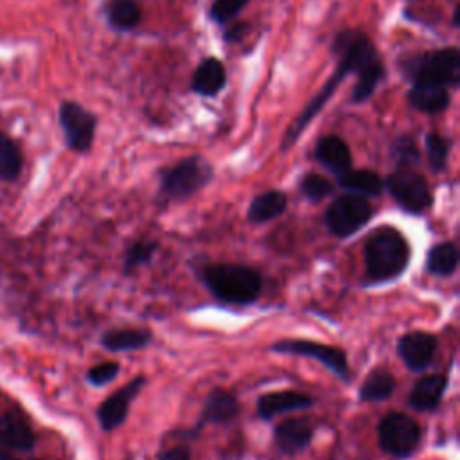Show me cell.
<instances>
[{
  "instance_id": "cell-1",
  "label": "cell",
  "mask_w": 460,
  "mask_h": 460,
  "mask_svg": "<svg viewBox=\"0 0 460 460\" xmlns=\"http://www.w3.org/2000/svg\"><path fill=\"white\" fill-rule=\"evenodd\" d=\"M332 52L338 56L336 70L322 86V90L307 102V106L298 113L295 122L286 129L282 138V151L289 149L309 122L322 111V108L331 101L341 81L349 74H356L358 81L352 88L350 102L359 104L365 102L377 88L381 79L385 77V63L372 43V40L358 31V29H345L341 31L332 41Z\"/></svg>"
},
{
  "instance_id": "cell-2",
  "label": "cell",
  "mask_w": 460,
  "mask_h": 460,
  "mask_svg": "<svg viewBox=\"0 0 460 460\" xmlns=\"http://www.w3.org/2000/svg\"><path fill=\"white\" fill-rule=\"evenodd\" d=\"M199 279L216 300L232 305L255 302L262 289L261 275L253 268L243 264H208L201 270Z\"/></svg>"
},
{
  "instance_id": "cell-3",
  "label": "cell",
  "mask_w": 460,
  "mask_h": 460,
  "mask_svg": "<svg viewBox=\"0 0 460 460\" xmlns=\"http://www.w3.org/2000/svg\"><path fill=\"white\" fill-rule=\"evenodd\" d=\"M410 262L406 237L392 226H379L365 243V266L370 282H390L397 279Z\"/></svg>"
},
{
  "instance_id": "cell-4",
  "label": "cell",
  "mask_w": 460,
  "mask_h": 460,
  "mask_svg": "<svg viewBox=\"0 0 460 460\" xmlns=\"http://www.w3.org/2000/svg\"><path fill=\"white\" fill-rule=\"evenodd\" d=\"M402 72L411 84L455 88L460 83V52L456 47L420 52L402 61Z\"/></svg>"
},
{
  "instance_id": "cell-5",
  "label": "cell",
  "mask_w": 460,
  "mask_h": 460,
  "mask_svg": "<svg viewBox=\"0 0 460 460\" xmlns=\"http://www.w3.org/2000/svg\"><path fill=\"white\" fill-rule=\"evenodd\" d=\"M214 178V167L199 155L185 156L160 172V198L181 201L190 198Z\"/></svg>"
},
{
  "instance_id": "cell-6",
  "label": "cell",
  "mask_w": 460,
  "mask_h": 460,
  "mask_svg": "<svg viewBox=\"0 0 460 460\" xmlns=\"http://www.w3.org/2000/svg\"><path fill=\"white\" fill-rule=\"evenodd\" d=\"M372 216L374 208L367 201V198L345 192L331 201L323 214V219L329 232L343 239L363 228Z\"/></svg>"
},
{
  "instance_id": "cell-7",
  "label": "cell",
  "mask_w": 460,
  "mask_h": 460,
  "mask_svg": "<svg viewBox=\"0 0 460 460\" xmlns=\"http://www.w3.org/2000/svg\"><path fill=\"white\" fill-rule=\"evenodd\" d=\"M379 446L385 453L395 458L411 456L420 444V426L406 413H388L381 419L377 426Z\"/></svg>"
},
{
  "instance_id": "cell-8",
  "label": "cell",
  "mask_w": 460,
  "mask_h": 460,
  "mask_svg": "<svg viewBox=\"0 0 460 460\" xmlns=\"http://www.w3.org/2000/svg\"><path fill=\"white\" fill-rule=\"evenodd\" d=\"M383 185L397 205L410 214H422L433 201L428 180L410 167H399L390 172Z\"/></svg>"
},
{
  "instance_id": "cell-9",
  "label": "cell",
  "mask_w": 460,
  "mask_h": 460,
  "mask_svg": "<svg viewBox=\"0 0 460 460\" xmlns=\"http://www.w3.org/2000/svg\"><path fill=\"white\" fill-rule=\"evenodd\" d=\"M59 124L66 140V146L72 151L84 153L92 147L97 117L81 106L75 101H63L59 106Z\"/></svg>"
},
{
  "instance_id": "cell-10",
  "label": "cell",
  "mask_w": 460,
  "mask_h": 460,
  "mask_svg": "<svg viewBox=\"0 0 460 460\" xmlns=\"http://www.w3.org/2000/svg\"><path fill=\"white\" fill-rule=\"evenodd\" d=\"M270 349L277 354H293V356L313 358V359L320 361L322 365H325L340 379L349 381V377H350L347 354L338 347L318 343V341H309V340H280V341H275Z\"/></svg>"
},
{
  "instance_id": "cell-11",
  "label": "cell",
  "mask_w": 460,
  "mask_h": 460,
  "mask_svg": "<svg viewBox=\"0 0 460 460\" xmlns=\"http://www.w3.org/2000/svg\"><path fill=\"white\" fill-rule=\"evenodd\" d=\"M144 385H146V377L137 376L129 383H126L124 386L115 390L108 399H104L99 404L97 420H99V426L104 431H111L126 420L128 411H129V404L138 395V392L144 388Z\"/></svg>"
},
{
  "instance_id": "cell-12",
  "label": "cell",
  "mask_w": 460,
  "mask_h": 460,
  "mask_svg": "<svg viewBox=\"0 0 460 460\" xmlns=\"http://www.w3.org/2000/svg\"><path fill=\"white\" fill-rule=\"evenodd\" d=\"M437 347V336L424 331L406 332L397 341V352L401 359L413 372H422L431 365Z\"/></svg>"
},
{
  "instance_id": "cell-13",
  "label": "cell",
  "mask_w": 460,
  "mask_h": 460,
  "mask_svg": "<svg viewBox=\"0 0 460 460\" xmlns=\"http://www.w3.org/2000/svg\"><path fill=\"white\" fill-rule=\"evenodd\" d=\"M313 426L305 419H286L275 426L273 440L282 455H298L313 440Z\"/></svg>"
},
{
  "instance_id": "cell-14",
  "label": "cell",
  "mask_w": 460,
  "mask_h": 460,
  "mask_svg": "<svg viewBox=\"0 0 460 460\" xmlns=\"http://www.w3.org/2000/svg\"><path fill=\"white\" fill-rule=\"evenodd\" d=\"M239 413V402L235 395L228 390L216 388L212 390L201 408V415L194 426V431H199L207 424H225L232 422Z\"/></svg>"
},
{
  "instance_id": "cell-15",
  "label": "cell",
  "mask_w": 460,
  "mask_h": 460,
  "mask_svg": "<svg viewBox=\"0 0 460 460\" xmlns=\"http://www.w3.org/2000/svg\"><path fill=\"white\" fill-rule=\"evenodd\" d=\"M313 399L307 394L295 392V390H277L268 392L259 397L257 401V415L264 420H270L280 413L295 411V410H307L313 406Z\"/></svg>"
},
{
  "instance_id": "cell-16",
  "label": "cell",
  "mask_w": 460,
  "mask_h": 460,
  "mask_svg": "<svg viewBox=\"0 0 460 460\" xmlns=\"http://www.w3.org/2000/svg\"><path fill=\"white\" fill-rule=\"evenodd\" d=\"M314 158L327 171L336 176L349 171L352 167V155L343 138L338 135H325L314 146Z\"/></svg>"
},
{
  "instance_id": "cell-17",
  "label": "cell",
  "mask_w": 460,
  "mask_h": 460,
  "mask_svg": "<svg viewBox=\"0 0 460 460\" xmlns=\"http://www.w3.org/2000/svg\"><path fill=\"white\" fill-rule=\"evenodd\" d=\"M225 84H226L225 65L214 56L205 58L196 66L192 79H190L192 92H196L198 95H203V97L217 95L225 88Z\"/></svg>"
},
{
  "instance_id": "cell-18",
  "label": "cell",
  "mask_w": 460,
  "mask_h": 460,
  "mask_svg": "<svg viewBox=\"0 0 460 460\" xmlns=\"http://www.w3.org/2000/svg\"><path fill=\"white\" fill-rule=\"evenodd\" d=\"M0 444L16 451L32 449L34 433L18 411L0 413Z\"/></svg>"
},
{
  "instance_id": "cell-19",
  "label": "cell",
  "mask_w": 460,
  "mask_h": 460,
  "mask_svg": "<svg viewBox=\"0 0 460 460\" xmlns=\"http://www.w3.org/2000/svg\"><path fill=\"white\" fill-rule=\"evenodd\" d=\"M446 386L447 379L440 374H431L417 379L410 392V406L417 411H433L440 404Z\"/></svg>"
},
{
  "instance_id": "cell-20",
  "label": "cell",
  "mask_w": 460,
  "mask_h": 460,
  "mask_svg": "<svg viewBox=\"0 0 460 460\" xmlns=\"http://www.w3.org/2000/svg\"><path fill=\"white\" fill-rule=\"evenodd\" d=\"M153 340L149 329L142 327H124V329H111L106 331L101 338L104 349L111 352H126V350H140L147 347Z\"/></svg>"
},
{
  "instance_id": "cell-21",
  "label": "cell",
  "mask_w": 460,
  "mask_h": 460,
  "mask_svg": "<svg viewBox=\"0 0 460 460\" xmlns=\"http://www.w3.org/2000/svg\"><path fill=\"white\" fill-rule=\"evenodd\" d=\"M449 90L442 86H429V84H411L408 92L410 104L428 115H435L444 111L449 106Z\"/></svg>"
},
{
  "instance_id": "cell-22",
  "label": "cell",
  "mask_w": 460,
  "mask_h": 460,
  "mask_svg": "<svg viewBox=\"0 0 460 460\" xmlns=\"http://www.w3.org/2000/svg\"><path fill=\"white\" fill-rule=\"evenodd\" d=\"M338 185L350 194L358 196H379L385 189L383 178L370 169H349L338 174Z\"/></svg>"
},
{
  "instance_id": "cell-23",
  "label": "cell",
  "mask_w": 460,
  "mask_h": 460,
  "mask_svg": "<svg viewBox=\"0 0 460 460\" xmlns=\"http://www.w3.org/2000/svg\"><path fill=\"white\" fill-rule=\"evenodd\" d=\"M286 208L288 196L282 190H266L252 199L246 217L250 223H266L284 214Z\"/></svg>"
},
{
  "instance_id": "cell-24",
  "label": "cell",
  "mask_w": 460,
  "mask_h": 460,
  "mask_svg": "<svg viewBox=\"0 0 460 460\" xmlns=\"http://www.w3.org/2000/svg\"><path fill=\"white\" fill-rule=\"evenodd\" d=\"M458 266V248L455 243H438L426 255V270L435 277H449Z\"/></svg>"
},
{
  "instance_id": "cell-25",
  "label": "cell",
  "mask_w": 460,
  "mask_h": 460,
  "mask_svg": "<svg viewBox=\"0 0 460 460\" xmlns=\"http://www.w3.org/2000/svg\"><path fill=\"white\" fill-rule=\"evenodd\" d=\"M106 18L113 29L131 31L142 22V7L137 0H110Z\"/></svg>"
},
{
  "instance_id": "cell-26",
  "label": "cell",
  "mask_w": 460,
  "mask_h": 460,
  "mask_svg": "<svg viewBox=\"0 0 460 460\" xmlns=\"http://www.w3.org/2000/svg\"><path fill=\"white\" fill-rule=\"evenodd\" d=\"M395 390V377L385 368H374L359 386V399L365 402L385 401Z\"/></svg>"
},
{
  "instance_id": "cell-27",
  "label": "cell",
  "mask_w": 460,
  "mask_h": 460,
  "mask_svg": "<svg viewBox=\"0 0 460 460\" xmlns=\"http://www.w3.org/2000/svg\"><path fill=\"white\" fill-rule=\"evenodd\" d=\"M22 171V153L18 146L0 133V178L2 180H16Z\"/></svg>"
},
{
  "instance_id": "cell-28",
  "label": "cell",
  "mask_w": 460,
  "mask_h": 460,
  "mask_svg": "<svg viewBox=\"0 0 460 460\" xmlns=\"http://www.w3.org/2000/svg\"><path fill=\"white\" fill-rule=\"evenodd\" d=\"M424 147H426V156H428V164L431 167L433 172H440L446 169L447 165V158H449V149H451V142L449 138H446L440 133H428L426 140H424Z\"/></svg>"
},
{
  "instance_id": "cell-29",
  "label": "cell",
  "mask_w": 460,
  "mask_h": 460,
  "mask_svg": "<svg viewBox=\"0 0 460 460\" xmlns=\"http://www.w3.org/2000/svg\"><path fill=\"white\" fill-rule=\"evenodd\" d=\"M156 250H158V243L149 241V239H140V241H135L133 244H129V248L124 253V262H122L124 275H129L137 268L147 264L153 259V255L156 253Z\"/></svg>"
},
{
  "instance_id": "cell-30",
  "label": "cell",
  "mask_w": 460,
  "mask_h": 460,
  "mask_svg": "<svg viewBox=\"0 0 460 460\" xmlns=\"http://www.w3.org/2000/svg\"><path fill=\"white\" fill-rule=\"evenodd\" d=\"M332 190H334L332 181L318 172H307L300 180V192L309 201H322L323 198L331 196Z\"/></svg>"
},
{
  "instance_id": "cell-31",
  "label": "cell",
  "mask_w": 460,
  "mask_h": 460,
  "mask_svg": "<svg viewBox=\"0 0 460 460\" xmlns=\"http://www.w3.org/2000/svg\"><path fill=\"white\" fill-rule=\"evenodd\" d=\"M248 2L250 0H214L208 11L210 20L219 25H225L230 20H234Z\"/></svg>"
},
{
  "instance_id": "cell-32",
  "label": "cell",
  "mask_w": 460,
  "mask_h": 460,
  "mask_svg": "<svg viewBox=\"0 0 460 460\" xmlns=\"http://www.w3.org/2000/svg\"><path fill=\"white\" fill-rule=\"evenodd\" d=\"M120 372V365L115 363V361H104V363H99L95 367H92L88 372H86V381L93 386H104L108 383H111Z\"/></svg>"
},
{
  "instance_id": "cell-33",
  "label": "cell",
  "mask_w": 460,
  "mask_h": 460,
  "mask_svg": "<svg viewBox=\"0 0 460 460\" xmlns=\"http://www.w3.org/2000/svg\"><path fill=\"white\" fill-rule=\"evenodd\" d=\"M394 155L401 167H408L419 160V151L410 137H401L394 146Z\"/></svg>"
},
{
  "instance_id": "cell-34",
  "label": "cell",
  "mask_w": 460,
  "mask_h": 460,
  "mask_svg": "<svg viewBox=\"0 0 460 460\" xmlns=\"http://www.w3.org/2000/svg\"><path fill=\"white\" fill-rule=\"evenodd\" d=\"M158 460H190V453L185 446H174L158 455Z\"/></svg>"
},
{
  "instance_id": "cell-35",
  "label": "cell",
  "mask_w": 460,
  "mask_h": 460,
  "mask_svg": "<svg viewBox=\"0 0 460 460\" xmlns=\"http://www.w3.org/2000/svg\"><path fill=\"white\" fill-rule=\"evenodd\" d=\"M453 25L458 29L460 27V11H458V5H455V11H453Z\"/></svg>"
},
{
  "instance_id": "cell-36",
  "label": "cell",
  "mask_w": 460,
  "mask_h": 460,
  "mask_svg": "<svg viewBox=\"0 0 460 460\" xmlns=\"http://www.w3.org/2000/svg\"><path fill=\"white\" fill-rule=\"evenodd\" d=\"M0 460H18L13 453L5 451V449H0Z\"/></svg>"
},
{
  "instance_id": "cell-37",
  "label": "cell",
  "mask_w": 460,
  "mask_h": 460,
  "mask_svg": "<svg viewBox=\"0 0 460 460\" xmlns=\"http://www.w3.org/2000/svg\"><path fill=\"white\" fill-rule=\"evenodd\" d=\"M32 460H34V458H32Z\"/></svg>"
}]
</instances>
